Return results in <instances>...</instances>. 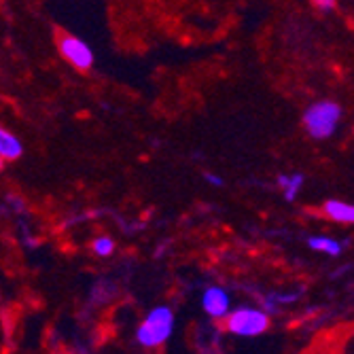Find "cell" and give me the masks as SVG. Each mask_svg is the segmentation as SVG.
I'll list each match as a JSON object with an SVG mask.
<instances>
[{
	"label": "cell",
	"instance_id": "30bf717a",
	"mask_svg": "<svg viewBox=\"0 0 354 354\" xmlns=\"http://www.w3.org/2000/svg\"><path fill=\"white\" fill-rule=\"evenodd\" d=\"M304 183V178L297 174V176H293L291 180L288 178H282V185L286 187V200H295V193H297V187Z\"/></svg>",
	"mask_w": 354,
	"mask_h": 354
},
{
	"label": "cell",
	"instance_id": "5b68a950",
	"mask_svg": "<svg viewBox=\"0 0 354 354\" xmlns=\"http://www.w3.org/2000/svg\"><path fill=\"white\" fill-rule=\"evenodd\" d=\"M202 306H204V312L212 318H225L232 312L230 295L221 286H208L206 288L204 297H202Z\"/></svg>",
	"mask_w": 354,
	"mask_h": 354
},
{
	"label": "cell",
	"instance_id": "ba28073f",
	"mask_svg": "<svg viewBox=\"0 0 354 354\" xmlns=\"http://www.w3.org/2000/svg\"><path fill=\"white\" fill-rule=\"evenodd\" d=\"M308 244H310V248H314V250H323V252H327V254H331V257H337V254L342 252L339 242L333 240V238H327V236H314V238L308 240Z\"/></svg>",
	"mask_w": 354,
	"mask_h": 354
},
{
	"label": "cell",
	"instance_id": "9c48e42d",
	"mask_svg": "<svg viewBox=\"0 0 354 354\" xmlns=\"http://www.w3.org/2000/svg\"><path fill=\"white\" fill-rule=\"evenodd\" d=\"M115 250V242L109 236H100L93 240V252L98 257H109Z\"/></svg>",
	"mask_w": 354,
	"mask_h": 354
},
{
	"label": "cell",
	"instance_id": "7a4b0ae2",
	"mask_svg": "<svg viewBox=\"0 0 354 354\" xmlns=\"http://www.w3.org/2000/svg\"><path fill=\"white\" fill-rule=\"evenodd\" d=\"M342 117V109L337 102L333 100H320L316 104H312L306 115H304V125L312 138L316 140H327L333 136L335 127L339 123Z\"/></svg>",
	"mask_w": 354,
	"mask_h": 354
},
{
	"label": "cell",
	"instance_id": "3957f363",
	"mask_svg": "<svg viewBox=\"0 0 354 354\" xmlns=\"http://www.w3.org/2000/svg\"><path fill=\"white\" fill-rule=\"evenodd\" d=\"M225 329L240 337H257L270 329V316L254 308H238L225 316Z\"/></svg>",
	"mask_w": 354,
	"mask_h": 354
},
{
	"label": "cell",
	"instance_id": "8992f818",
	"mask_svg": "<svg viewBox=\"0 0 354 354\" xmlns=\"http://www.w3.org/2000/svg\"><path fill=\"white\" fill-rule=\"evenodd\" d=\"M323 210L329 218H333L337 223H344V225L354 223V204H348L342 200H329Z\"/></svg>",
	"mask_w": 354,
	"mask_h": 354
},
{
	"label": "cell",
	"instance_id": "8fae6325",
	"mask_svg": "<svg viewBox=\"0 0 354 354\" xmlns=\"http://www.w3.org/2000/svg\"><path fill=\"white\" fill-rule=\"evenodd\" d=\"M314 5L323 11H331L335 7V0H314Z\"/></svg>",
	"mask_w": 354,
	"mask_h": 354
},
{
	"label": "cell",
	"instance_id": "52a82bcc",
	"mask_svg": "<svg viewBox=\"0 0 354 354\" xmlns=\"http://www.w3.org/2000/svg\"><path fill=\"white\" fill-rule=\"evenodd\" d=\"M24 153V147L19 142V138L7 130L0 132V157L5 159V162H13V159H19Z\"/></svg>",
	"mask_w": 354,
	"mask_h": 354
},
{
	"label": "cell",
	"instance_id": "277c9868",
	"mask_svg": "<svg viewBox=\"0 0 354 354\" xmlns=\"http://www.w3.org/2000/svg\"><path fill=\"white\" fill-rule=\"evenodd\" d=\"M57 47H59V53L64 55V59L71 62L77 71H89L93 66L91 47L85 41L77 39L75 35H59Z\"/></svg>",
	"mask_w": 354,
	"mask_h": 354
},
{
	"label": "cell",
	"instance_id": "7c38bea8",
	"mask_svg": "<svg viewBox=\"0 0 354 354\" xmlns=\"http://www.w3.org/2000/svg\"><path fill=\"white\" fill-rule=\"evenodd\" d=\"M206 180H210L212 185H223V180L218 176H212V174H206Z\"/></svg>",
	"mask_w": 354,
	"mask_h": 354
},
{
	"label": "cell",
	"instance_id": "6da1fadb",
	"mask_svg": "<svg viewBox=\"0 0 354 354\" xmlns=\"http://www.w3.org/2000/svg\"><path fill=\"white\" fill-rule=\"evenodd\" d=\"M174 331V312L168 306H157L153 308L140 327L136 329V339L145 348H159L170 339Z\"/></svg>",
	"mask_w": 354,
	"mask_h": 354
}]
</instances>
